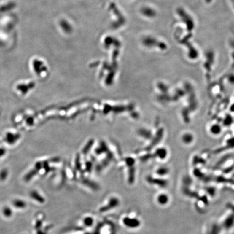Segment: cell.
<instances>
[{"mask_svg": "<svg viewBox=\"0 0 234 234\" xmlns=\"http://www.w3.org/2000/svg\"><path fill=\"white\" fill-rule=\"evenodd\" d=\"M2 214L6 217L9 218L13 215V210L9 206H4L2 209Z\"/></svg>", "mask_w": 234, "mask_h": 234, "instance_id": "6", "label": "cell"}, {"mask_svg": "<svg viewBox=\"0 0 234 234\" xmlns=\"http://www.w3.org/2000/svg\"><path fill=\"white\" fill-rule=\"evenodd\" d=\"M29 85L27 81H17L13 86V91L17 97L19 98H25L27 97L29 91L28 86Z\"/></svg>", "mask_w": 234, "mask_h": 234, "instance_id": "2", "label": "cell"}, {"mask_svg": "<svg viewBox=\"0 0 234 234\" xmlns=\"http://www.w3.org/2000/svg\"><path fill=\"white\" fill-rule=\"evenodd\" d=\"M6 150L7 149L6 147L2 146V145H0V158L3 157L4 156L6 155Z\"/></svg>", "mask_w": 234, "mask_h": 234, "instance_id": "9", "label": "cell"}, {"mask_svg": "<svg viewBox=\"0 0 234 234\" xmlns=\"http://www.w3.org/2000/svg\"><path fill=\"white\" fill-rule=\"evenodd\" d=\"M12 204L15 208L18 209H24L26 206L25 202L21 199H16L14 200L12 202Z\"/></svg>", "mask_w": 234, "mask_h": 234, "instance_id": "3", "label": "cell"}, {"mask_svg": "<svg viewBox=\"0 0 234 234\" xmlns=\"http://www.w3.org/2000/svg\"><path fill=\"white\" fill-rule=\"evenodd\" d=\"M22 134L17 129L8 128L0 133V144L6 149H13L22 141Z\"/></svg>", "mask_w": 234, "mask_h": 234, "instance_id": "1", "label": "cell"}, {"mask_svg": "<svg viewBox=\"0 0 234 234\" xmlns=\"http://www.w3.org/2000/svg\"><path fill=\"white\" fill-rule=\"evenodd\" d=\"M124 222L125 225L130 227H136L139 225V222L136 219H125Z\"/></svg>", "mask_w": 234, "mask_h": 234, "instance_id": "4", "label": "cell"}, {"mask_svg": "<svg viewBox=\"0 0 234 234\" xmlns=\"http://www.w3.org/2000/svg\"><path fill=\"white\" fill-rule=\"evenodd\" d=\"M9 175V172L8 169H3L0 170V181H4L6 179Z\"/></svg>", "mask_w": 234, "mask_h": 234, "instance_id": "7", "label": "cell"}, {"mask_svg": "<svg viewBox=\"0 0 234 234\" xmlns=\"http://www.w3.org/2000/svg\"><path fill=\"white\" fill-rule=\"evenodd\" d=\"M157 200L161 205H165L169 201V197L166 194H160L157 198Z\"/></svg>", "mask_w": 234, "mask_h": 234, "instance_id": "5", "label": "cell"}, {"mask_svg": "<svg viewBox=\"0 0 234 234\" xmlns=\"http://www.w3.org/2000/svg\"><path fill=\"white\" fill-rule=\"evenodd\" d=\"M30 196H31V198H33V199H34V200H35L38 202H41L43 201L42 198L40 196V195H39L37 192H36L35 191H31V193L30 194Z\"/></svg>", "mask_w": 234, "mask_h": 234, "instance_id": "8", "label": "cell"}]
</instances>
